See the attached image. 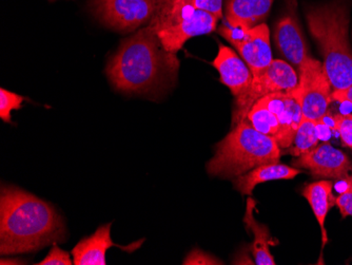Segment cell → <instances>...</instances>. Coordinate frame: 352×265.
<instances>
[{"label": "cell", "instance_id": "obj_1", "mask_svg": "<svg viewBox=\"0 0 352 265\" xmlns=\"http://www.w3.org/2000/svg\"><path fill=\"white\" fill-rule=\"evenodd\" d=\"M179 61L164 48L151 25L138 30L120 43L106 72L116 90L126 94H161L175 84Z\"/></svg>", "mask_w": 352, "mask_h": 265}, {"label": "cell", "instance_id": "obj_16", "mask_svg": "<svg viewBox=\"0 0 352 265\" xmlns=\"http://www.w3.org/2000/svg\"><path fill=\"white\" fill-rule=\"evenodd\" d=\"M300 173V170L298 168L289 167L284 164H264L253 168L241 177L235 178L233 185L242 195H252L253 191L258 184L274 180H292Z\"/></svg>", "mask_w": 352, "mask_h": 265}, {"label": "cell", "instance_id": "obj_4", "mask_svg": "<svg viewBox=\"0 0 352 265\" xmlns=\"http://www.w3.org/2000/svg\"><path fill=\"white\" fill-rule=\"evenodd\" d=\"M280 158V147L276 140L261 134L246 118L217 144L207 171L223 179H235L258 166L278 163Z\"/></svg>", "mask_w": 352, "mask_h": 265}, {"label": "cell", "instance_id": "obj_14", "mask_svg": "<svg viewBox=\"0 0 352 265\" xmlns=\"http://www.w3.org/2000/svg\"><path fill=\"white\" fill-rule=\"evenodd\" d=\"M111 223L98 227L93 235L82 239L72 249L74 265H106V255L111 247L118 246L111 238Z\"/></svg>", "mask_w": 352, "mask_h": 265}, {"label": "cell", "instance_id": "obj_20", "mask_svg": "<svg viewBox=\"0 0 352 265\" xmlns=\"http://www.w3.org/2000/svg\"><path fill=\"white\" fill-rule=\"evenodd\" d=\"M316 126H318V123L302 118L296 136H294V146L290 148V154H294L296 157H300V154L312 149L318 145L320 138H318Z\"/></svg>", "mask_w": 352, "mask_h": 265}, {"label": "cell", "instance_id": "obj_7", "mask_svg": "<svg viewBox=\"0 0 352 265\" xmlns=\"http://www.w3.org/2000/svg\"><path fill=\"white\" fill-rule=\"evenodd\" d=\"M298 84L292 93L300 104L302 118L322 123L327 116L332 102V89L329 78L321 61L308 55L300 65Z\"/></svg>", "mask_w": 352, "mask_h": 265}, {"label": "cell", "instance_id": "obj_12", "mask_svg": "<svg viewBox=\"0 0 352 265\" xmlns=\"http://www.w3.org/2000/svg\"><path fill=\"white\" fill-rule=\"evenodd\" d=\"M289 10L276 23L274 41L285 59L298 70L309 53L296 15V0H292V9Z\"/></svg>", "mask_w": 352, "mask_h": 265}, {"label": "cell", "instance_id": "obj_19", "mask_svg": "<svg viewBox=\"0 0 352 265\" xmlns=\"http://www.w3.org/2000/svg\"><path fill=\"white\" fill-rule=\"evenodd\" d=\"M247 120L261 134L271 136L274 140H276L280 134L278 118L262 100H258L253 105L247 116Z\"/></svg>", "mask_w": 352, "mask_h": 265}, {"label": "cell", "instance_id": "obj_3", "mask_svg": "<svg viewBox=\"0 0 352 265\" xmlns=\"http://www.w3.org/2000/svg\"><path fill=\"white\" fill-rule=\"evenodd\" d=\"M350 7L347 0H333L308 8V29L323 55V67L333 91L352 85V50L348 41Z\"/></svg>", "mask_w": 352, "mask_h": 265}, {"label": "cell", "instance_id": "obj_27", "mask_svg": "<svg viewBox=\"0 0 352 265\" xmlns=\"http://www.w3.org/2000/svg\"><path fill=\"white\" fill-rule=\"evenodd\" d=\"M332 100L339 103H349L352 105V85L344 90L332 91Z\"/></svg>", "mask_w": 352, "mask_h": 265}, {"label": "cell", "instance_id": "obj_2", "mask_svg": "<svg viewBox=\"0 0 352 265\" xmlns=\"http://www.w3.org/2000/svg\"><path fill=\"white\" fill-rule=\"evenodd\" d=\"M67 240L63 217L54 206L23 189L3 186L0 193V254L36 252Z\"/></svg>", "mask_w": 352, "mask_h": 265}, {"label": "cell", "instance_id": "obj_18", "mask_svg": "<svg viewBox=\"0 0 352 265\" xmlns=\"http://www.w3.org/2000/svg\"><path fill=\"white\" fill-rule=\"evenodd\" d=\"M332 187L333 184L331 181L321 180V181L308 184L305 189H302V197L307 200L314 211L318 225L321 227L323 246H325L328 242L327 231L325 229L326 217L330 209L336 205V200H337V198H334L332 195Z\"/></svg>", "mask_w": 352, "mask_h": 265}, {"label": "cell", "instance_id": "obj_10", "mask_svg": "<svg viewBox=\"0 0 352 265\" xmlns=\"http://www.w3.org/2000/svg\"><path fill=\"white\" fill-rule=\"evenodd\" d=\"M292 164L296 168L309 170L314 177L325 179L344 180L352 169L349 158L328 142L318 144L316 147L300 154Z\"/></svg>", "mask_w": 352, "mask_h": 265}, {"label": "cell", "instance_id": "obj_11", "mask_svg": "<svg viewBox=\"0 0 352 265\" xmlns=\"http://www.w3.org/2000/svg\"><path fill=\"white\" fill-rule=\"evenodd\" d=\"M280 123V134L276 143L280 148H290L302 120V112L292 91H280L261 98Z\"/></svg>", "mask_w": 352, "mask_h": 265}, {"label": "cell", "instance_id": "obj_22", "mask_svg": "<svg viewBox=\"0 0 352 265\" xmlns=\"http://www.w3.org/2000/svg\"><path fill=\"white\" fill-rule=\"evenodd\" d=\"M334 131L341 136L342 141L352 149V114H337L332 116Z\"/></svg>", "mask_w": 352, "mask_h": 265}, {"label": "cell", "instance_id": "obj_6", "mask_svg": "<svg viewBox=\"0 0 352 265\" xmlns=\"http://www.w3.org/2000/svg\"><path fill=\"white\" fill-rule=\"evenodd\" d=\"M252 75V81L246 90L235 96L232 127L246 120L253 105L261 98L272 93L292 90L298 84L296 69L282 59H274L268 67Z\"/></svg>", "mask_w": 352, "mask_h": 265}, {"label": "cell", "instance_id": "obj_15", "mask_svg": "<svg viewBox=\"0 0 352 265\" xmlns=\"http://www.w3.org/2000/svg\"><path fill=\"white\" fill-rule=\"evenodd\" d=\"M274 0H228L227 25L239 29H250L266 19Z\"/></svg>", "mask_w": 352, "mask_h": 265}, {"label": "cell", "instance_id": "obj_24", "mask_svg": "<svg viewBox=\"0 0 352 265\" xmlns=\"http://www.w3.org/2000/svg\"><path fill=\"white\" fill-rule=\"evenodd\" d=\"M38 265H72L74 264L70 254L66 251H63L60 247L54 244L51 248L49 254L41 262L37 263Z\"/></svg>", "mask_w": 352, "mask_h": 265}, {"label": "cell", "instance_id": "obj_26", "mask_svg": "<svg viewBox=\"0 0 352 265\" xmlns=\"http://www.w3.org/2000/svg\"><path fill=\"white\" fill-rule=\"evenodd\" d=\"M197 9L210 13L215 19H223V0H192Z\"/></svg>", "mask_w": 352, "mask_h": 265}, {"label": "cell", "instance_id": "obj_13", "mask_svg": "<svg viewBox=\"0 0 352 265\" xmlns=\"http://www.w3.org/2000/svg\"><path fill=\"white\" fill-rule=\"evenodd\" d=\"M212 65L219 73V80L228 87L234 98L246 90L252 81V72L248 65L227 45L219 43V52Z\"/></svg>", "mask_w": 352, "mask_h": 265}, {"label": "cell", "instance_id": "obj_23", "mask_svg": "<svg viewBox=\"0 0 352 265\" xmlns=\"http://www.w3.org/2000/svg\"><path fill=\"white\" fill-rule=\"evenodd\" d=\"M345 189L336 200V205L339 207L342 218L352 217V176L342 180Z\"/></svg>", "mask_w": 352, "mask_h": 265}, {"label": "cell", "instance_id": "obj_5", "mask_svg": "<svg viewBox=\"0 0 352 265\" xmlns=\"http://www.w3.org/2000/svg\"><path fill=\"white\" fill-rule=\"evenodd\" d=\"M217 21L210 13L197 9L192 0H164L149 23L164 48L176 54L189 39L214 32Z\"/></svg>", "mask_w": 352, "mask_h": 265}, {"label": "cell", "instance_id": "obj_21", "mask_svg": "<svg viewBox=\"0 0 352 265\" xmlns=\"http://www.w3.org/2000/svg\"><path fill=\"white\" fill-rule=\"evenodd\" d=\"M25 100L23 96L1 88L0 90V118L3 122L11 123V114L14 110L21 108Z\"/></svg>", "mask_w": 352, "mask_h": 265}, {"label": "cell", "instance_id": "obj_9", "mask_svg": "<svg viewBox=\"0 0 352 265\" xmlns=\"http://www.w3.org/2000/svg\"><path fill=\"white\" fill-rule=\"evenodd\" d=\"M217 32L236 49L252 74L260 72L274 61L270 32L266 23H260L250 29H239L223 25L217 29Z\"/></svg>", "mask_w": 352, "mask_h": 265}, {"label": "cell", "instance_id": "obj_25", "mask_svg": "<svg viewBox=\"0 0 352 265\" xmlns=\"http://www.w3.org/2000/svg\"><path fill=\"white\" fill-rule=\"evenodd\" d=\"M183 264L186 265H213V264H223L221 260L215 258L212 255L207 254V253L199 251V249H195L192 251L187 258L184 260Z\"/></svg>", "mask_w": 352, "mask_h": 265}, {"label": "cell", "instance_id": "obj_8", "mask_svg": "<svg viewBox=\"0 0 352 265\" xmlns=\"http://www.w3.org/2000/svg\"><path fill=\"white\" fill-rule=\"evenodd\" d=\"M164 0H90L91 11L111 29L122 33L149 23Z\"/></svg>", "mask_w": 352, "mask_h": 265}, {"label": "cell", "instance_id": "obj_17", "mask_svg": "<svg viewBox=\"0 0 352 265\" xmlns=\"http://www.w3.org/2000/svg\"><path fill=\"white\" fill-rule=\"evenodd\" d=\"M255 201L249 197L247 200L246 213L244 215V222L247 229L251 231L254 236L251 251L254 257L255 264L258 265H274L276 264L274 256L271 254V245L278 244V241H274L270 236L269 229L266 225L258 222L254 218Z\"/></svg>", "mask_w": 352, "mask_h": 265}]
</instances>
